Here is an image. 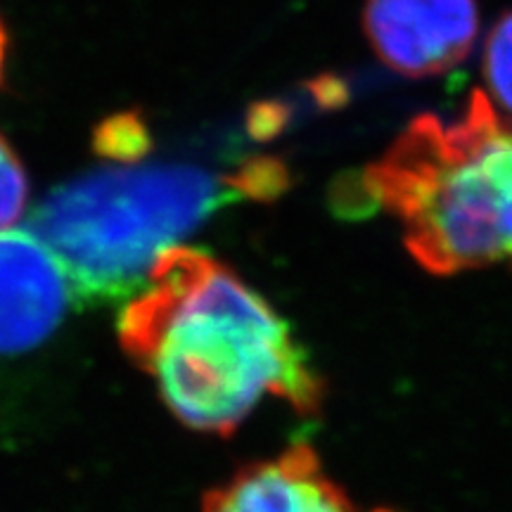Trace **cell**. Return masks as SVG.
<instances>
[{"mask_svg": "<svg viewBox=\"0 0 512 512\" xmlns=\"http://www.w3.org/2000/svg\"><path fill=\"white\" fill-rule=\"evenodd\" d=\"M95 147L98 152L107 157L121 159V162H131L147 152L150 147V136L143 121L133 114H119V117L107 119L105 124L95 133Z\"/></svg>", "mask_w": 512, "mask_h": 512, "instance_id": "52a82bcc", "label": "cell"}, {"mask_svg": "<svg viewBox=\"0 0 512 512\" xmlns=\"http://www.w3.org/2000/svg\"><path fill=\"white\" fill-rule=\"evenodd\" d=\"M366 34L384 64L403 76H434L475 46V0H368Z\"/></svg>", "mask_w": 512, "mask_h": 512, "instance_id": "3957f363", "label": "cell"}, {"mask_svg": "<svg viewBox=\"0 0 512 512\" xmlns=\"http://www.w3.org/2000/svg\"><path fill=\"white\" fill-rule=\"evenodd\" d=\"M204 512H356L311 446L249 465L204 498Z\"/></svg>", "mask_w": 512, "mask_h": 512, "instance_id": "5b68a950", "label": "cell"}, {"mask_svg": "<svg viewBox=\"0 0 512 512\" xmlns=\"http://www.w3.org/2000/svg\"><path fill=\"white\" fill-rule=\"evenodd\" d=\"M486 86L498 110L512 117V12L501 17L484 50Z\"/></svg>", "mask_w": 512, "mask_h": 512, "instance_id": "8992f818", "label": "cell"}, {"mask_svg": "<svg viewBox=\"0 0 512 512\" xmlns=\"http://www.w3.org/2000/svg\"><path fill=\"white\" fill-rule=\"evenodd\" d=\"M5 46H8V36H5L3 24H0V81H3V64H5Z\"/></svg>", "mask_w": 512, "mask_h": 512, "instance_id": "9c48e42d", "label": "cell"}, {"mask_svg": "<svg viewBox=\"0 0 512 512\" xmlns=\"http://www.w3.org/2000/svg\"><path fill=\"white\" fill-rule=\"evenodd\" d=\"M230 192H245L240 176L219 183L190 166L105 169L50 192L29 226L62 266L72 302L117 304L143 290L157 256Z\"/></svg>", "mask_w": 512, "mask_h": 512, "instance_id": "7a4b0ae2", "label": "cell"}, {"mask_svg": "<svg viewBox=\"0 0 512 512\" xmlns=\"http://www.w3.org/2000/svg\"><path fill=\"white\" fill-rule=\"evenodd\" d=\"M29 181L27 171L12 152L8 140L0 136V233L10 230L27 207Z\"/></svg>", "mask_w": 512, "mask_h": 512, "instance_id": "ba28073f", "label": "cell"}, {"mask_svg": "<svg viewBox=\"0 0 512 512\" xmlns=\"http://www.w3.org/2000/svg\"><path fill=\"white\" fill-rule=\"evenodd\" d=\"M121 347L178 420L230 434L261 399L316 413L323 384L290 325L200 249L169 247L119 318Z\"/></svg>", "mask_w": 512, "mask_h": 512, "instance_id": "6da1fadb", "label": "cell"}, {"mask_svg": "<svg viewBox=\"0 0 512 512\" xmlns=\"http://www.w3.org/2000/svg\"><path fill=\"white\" fill-rule=\"evenodd\" d=\"M72 302L62 266L31 230L0 233V354L41 344Z\"/></svg>", "mask_w": 512, "mask_h": 512, "instance_id": "277c9868", "label": "cell"}]
</instances>
